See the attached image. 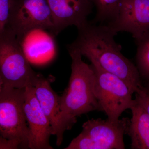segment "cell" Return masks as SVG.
Returning a JSON list of instances; mask_svg holds the SVG:
<instances>
[{
  "instance_id": "cell-1",
  "label": "cell",
  "mask_w": 149,
  "mask_h": 149,
  "mask_svg": "<svg viewBox=\"0 0 149 149\" xmlns=\"http://www.w3.org/2000/svg\"><path fill=\"white\" fill-rule=\"evenodd\" d=\"M78 35L68 47L77 49L91 63L123 80L134 93L143 87L137 66L121 53L122 48L116 42L117 33L107 24L87 22L77 28Z\"/></svg>"
},
{
  "instance_id": "cell-2",
  "label": "cell",
  "mask_w": 149,
  "mask_h": 149,
  "mask_svg": "<svg viewBox=\"0 0 149 149\" xmlns=\"http://www.w3.org/2000/svg\"><path fill=\"white\" fill-rule=\"evenodd\" d=\"M71 59V72L68 85L60 97V116L56 145L63 141L66 130L77 122V116L95 111H100L95 92L96 76L91 65L85 63L77 49L68 47Z\"/></svg>"
},
{
  "instance_id": "cell-3",
  "label": "cell",
  "mask_w": 149,
  "mask_h": 149,
  "mask_svg": "<svg viewBox=\"0 0 149 149\" xmlns=\"http://www.w3.org/2000/svg\"><path fill=\"white\" fill-rule=\"evenodd\" d=\"M41 76L32 69L15 32L6 27L0 32V86L35 87Z\"/></svg>"
},
{
  "instance_id": "cell-4",
  "label": "cell",
  "mask_w": 149,
  "mask_h": 149,
  "mask_svg": "<svg viewBox=\"0 0 149 149\" xmlns=\"http://www.w3.org/2000/svg\"><path fill=\"white\" fill-rule=\"evenodd\" d=\"M25 88L0 86V138L12 149H29L24 107Z\"/></svg>"
},
{
  "instance_id": "cell-5",
  "label": "cell",
  "mask_w": 149,
  "mask_h": 149,
  "mask_svg": "<svg viewBox=\"0 0 149 149\" xmlns=\"http://www.w3.org/2000/svg\"><path fill=\"white\" fill-rule=\"evenodd\" d=\"M130 121L127 117L117 120H88L83 123L81 133L65 149H124L123 136Z\"/></svg>"
},
{
  "instance_id": "cell-6",
  "label": "cell",
  "mask_w": 149,
  "mask_h": 149,
  "mask_svg": "<svg viewBox=\"0 0 149 149\" xmlns=\"http://www.w3.org/2000/svg\"><path fill=\"white\" fill-rule=\"evenodd\" d=\"M91 65L95 74V92L100 111L104 112L109 120H118L123 113L133 106L134 92L116 75L107 72L96 63Z\"/></svg>"
},
{
  "instance_id": "cell-7",
  "label": "cell",
  "mask_w": 149,
  "mask_h": 149,
  "mask_svg": "<svg viewBox=\"0 0 149 149\" xmlns=\"http://www.w3.org/2000/svg\"><path fill=\"white\" fill-rule=\"evenodd\" d=\"M17 40L36 29L54 28L52 12L47 0H13L8 26Z\"/></svg>"
},
{
  "instance_id": "cell-8",
  "label": "cell",
  "mask_w": 149,
  "mask_h": 149,
  "mask_svg": "<svg viewBox=\"0 0 149 149\" xmlns=\"http://www.w3.org/2000/svg\"><path fill=\"white\" fill-rule=\"evenodd\" d=\"M24 107L29 130V148L53 149L49 143L52 128L36 97L35 87L25 88Z\"/></svg>"
},
{
  "instance_id": "cell-9",
  "label": "cell",
  "mask_w": 149,
  "mask_h": 149,
  "mask_svg": "<svg viewBox=\"0 0 149 149\" xmlns=\"http://www.w3.org/2000/svg\"><path fill=\"white\" fill-rule=\"evenodd\" d=\"M52 12L54 36L70 26L77 28L88 22L93 5L89 0H47Z\"/></svg>"
},
{
  "instance_id": "cell-10",
  "label": "cell",
  "mask_w": 149,
  "mask_h": 149,
  "mask_svg": "<svg viewBox=\"0 0 149 149\" xmlns=\"http://www.w3.org/2000/svg\"><path fill=\"white\" fill-rule=\"evenodd\" d=\"M107 25L117 33L129 32L134 39L149 31V0H124L115 20Z\"/></svg>"
},
{
  "instance_id": "cell-11",
  "label": "cell",
  "mask_w": 149,
  "mask_h": 149,
  "mask_svg": "<svg viewBox=\"0 0 149 149\" xmlns=\"http://www.w3.org/2000/svg\"><path fill=\"white\" fill-rule=\"evenodd\" d=\"M132 117L127 134L131 139V149H149V114L135 98L130 108Z\"/></svg>"
},
{
  "instance_id": "cell-12",
  "label": "cell",
  "mask_w": 149,
  "mask_h": 149,
  "mask_svg": "<svg viewBox=\"0 0 149 149\" xmlns=\"http://www.w3.org/2000/svg\"><path fill=\"white\" fill-rule=\"evenodd\" d=\"M35 95L41 108L49 120L53 135L58 136L60 116V97L51 87L49 81L41 76L35 87Z\"/></svg>"
},
{
  "instance_id": "cell-13",
  "label": "cell",
  "mask_w": 149,
  "mask_h": 149,
  "mask_svg": "<svg viewBox=\"0 0 149 149\" xmlns=\"http://www.w3.org/2000/svg\"><path fill=\"white\" fill-rule=\"evenodd\" d=\"M45 30L34 29L17 40L28 59L45 55L54 50V36Z\"/></svg>"
},
{
  "instance_id": "cell-14",
  "label": "cell",
  "mask_w": 149,
  "mask_h": 149,
  "mask_svg": "<svg viewBox=\"0 0 149 149\" xmlns=\"http://www.w3.org/2000/svg\"><path fill=\"white\" fill-rule=\"evenodd\" d=\"M95 7L96 13L95 18L91 22L97 23L110 24L115 20L120 6L124 0H89Z\"/></svg>"
},
{
  "instance_id": "cell-15",
  "label": "cell",
  "mask_w": 149,
  "mask_h": 149,
  "mask_svg": "<svg viewBox=\"0 0 149 149\" xmlns=\"http://www.w3.org/2000/svg\"><path fill=\"white\" fill-rule=\"evenodd\" d=\"M136 65L141 79L149 84V31L135 38Z\"/></svg>"
},
{
  "instance_id": "cell-16",
  "label": "cell",
  "mask_w": 149,
  "mask_h": 149,
  "mask_svg": "<svg viewBox=\"0 0 149 149\" xmlns=\"http://www.w3.org/2000/svg\"><path fill=\"white\" fill-rule=\"evenodd\" d=\"M13 0H0V32L7 27Z\"/></svg>"
},
{
  "instance_id": "cell-17",
  "label": "cell",
  "mask_w": 149,
  "mask_h": 149,
  "mask_svg": "<svg viewBox=\"0 0 149 149\" xmlns=\"http://www.w3.org/2000/svg\"><path fill=\"white\" fill-rule=\"evenodd\" d=\"M136 98L140 102L149 114V84L143 86L139 93H136Z\"/></svg>"
}]
</instances>
